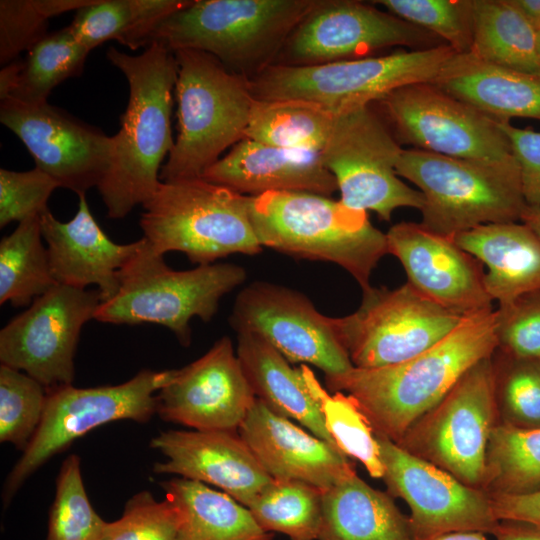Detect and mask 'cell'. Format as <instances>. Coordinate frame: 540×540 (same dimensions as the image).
I'll use <instances>...</instances> for the list:
<instances>
[{"label": "cell", "instance_id": "obj_1", "mask_svg": "<svg viewBox=\"0 0 540 540\" xmlns=\"http://www.w3.org/2000/svg\"><path fill=\"white\" fill-rule=\"evenodd\" d=\"M498 347L497 312L489 309L463 318L438 343L397 364L352 367L325 375L330 391L351 396L376 434L398 443L475 364Z\"/></svg>", "mask_w": 540, "mask_h": 540}, {"label": "cell", "instance_id": "obj_2", "mask_svg": "<svg viewBox=\"0 0 540 540\" xmlns=\"http://www.w3.org/2000/svg\"><path fill=\"white\" fill-rule=\"evenodd\" d=\"M107 58L128 81L129 99L113 138L111 166L97 187L110 218L120 219L157 191L162 162L174 146L172 92L177 80L173 51L152 43L139 55L114 47Z\"/></svg>", "mask_w": 540, "mask_h": 540}, {"label": "cell", "instance_id": "obj_3", "mask_svg": "<svg viewBox=\"0 0 540 540\" xmlns=\"http://www.w3.org/2000/svg\"><path fill=\"white\" fill-rule=\"evenodd\" d=\"M249 216L262 247L335 263L362 290L371 286L372 271L388 254L386 233L371 224L367 211L327 196L299 191L250 196Z\"/></svg>", "mask_w": 540, "mask_h": 540}, {"label": "cell", "instance_id": "obj_4", "mask_svg": "<svg viewBox=\"0 0 540 540\" xmlns=\"http://www.w3.org/2000/svg\"><path fill=\"white\" fill-rule=\"evenodd\" d=\"M319 2L193 0L156 26L147 46L202 51L250 80L275 63L292 31Z\"/></svg>", "mask_w": 540, "mask_h": 540}, {"label": "cell", "instance_id": "obj_5", "mask_svg": "<svg viewBox=\"0 0 540 540\" xmlns=\"http://www.w3.org/2000/svg\"><path fill=\"white\" fill-rule=\"evenodd\" d=\"M396 171L423 195L420 224L444 237L481 225L521 221L527 207L513 154L472 159L404 149Z\"/></svg>", "mask_w": 540, "mask_h": 540}, {"label": "cell", "instance_id": "obj_6", "mask_svg": "<svg viewBox=\"0 0 540 540\" xmlns=\"http://www.w3.org/2000/svg\"><path fill=\"white\" fill-rule=\"evenodd\" d=\"M178 134L160 171L161 182L200 178L220 155L245 138L255 101L250 80L197 50L174 52Z\"/></svg>", "mask_w": 540, "mask_h": 540}, {"label": "cell", "instance_id": "obj_7", "mask_svg": "<svg viewBox=\"0 0 540 540\" xmlns=\"http://www.w3.org/2000/svg\"><path fill=\"white\" fill-rule=\"evenodd\" d=\"M245 279L246 270L230 263L173 270L144 238L140 250L121 271L117 294L100 304L94 319L116 325L158 324L187 347L191 319L211 320L221 298Z\"/></svg>", "mask_w": 540, "mask_h": 540}, {"label": "cell", "instance_id": "obj_8", "mask_svg": "<svg viewBox=\"0 0 540 540\" xmlns=\"http://www.w3.org/2000/svg\"><path fill=\"white\" fill-rule=\"evenodd\" d=\"M250 196L203 178L161 182L140 217L155 252L184 253L192 263L213 264L231 254L262 250L249 216Z\"/></svg>", "mask_w": 540, "mask_h": 540}, {"label": "cell", "instance_id": "obj_9", "mask_svg": "<svg viewBox=\"0 0 540 540\" xmlns=\"http://www.w3.org/2000/svg\"><path fill=\"white\" fill-rule=\"evenodd\" d=\"M456 53L442 44L314 66L271 65L250 79V90L256 100H304L339 114L398 88L433 82Z\"/></svg>", "mask_w": 540, "mask_h": 540}, {"label": "cell", "instance_id": "obj_10", "mask_svg": "<svg viewBox=\"0 0 540 540\" xmlns=\"http://www.w3.org/2000/svg\"><path fill=\"white\" fill-rule=\"evenodd\" d=\"M176 369L142 370L130 380L111 386L47 390L41 423L4 484L8 504L22 484L50 458L93 429L117 420L145 423L156 414V394Z\"/></svg>", "mask_w": 540, "mask_h": 540}, {"label": "cell", "instance_id": "obj_11", "mask_svg": "<svg viewBox=\"0 0 540 540\" xmlns=\"http://www.w3.org/2000/svg\"><path fill=\"white\" fill-rule=\"evenodd\" d=\"M403 150L371 104L336 114L331 135L319 156L335 177L344 205L372 210L388 222L396 209L420 210L424 203L422 193L397 174Z\"/></svg>", "mask_w": 540, "mask_h": 540}, {"label": "cell", "instance_id": "obj_12", "mask_svg": "<svg viewBox=\"0 0 540 540\" xmlns=\"http://www.w3.org/2000/svg\"><path fill=\"white\" fill-rule=\"evenodd\" d=\"M497 408L490 356L471 367L397 444L463 483L481 488Z\"/></svg>", "mask_w": 540, "mask_h": 540}, {"label": "cell", "instance_id": "obj_13", "mask_svg": "<svg viewBox=\"0 0 540 540\" xmlns=\"http://www.w3.org/2000/svg\"><path fill=\"white\" fill-rule=\"evenodd\" d=\"M362 291L356 311L332 317L354 367L406 361L438 343L465 317L428 299L408 282L395 289L370 286Z\"/></svg>", "mask_w": 540, "mask_h": 540}, {"label": "cell", "instance_id": "obj_14", "mask_svg": "<svg viewBox=\"0 0 540 540\" xmlns=\"http://www.w3.org/2000/svg\"><path fill=\"white\" fill-rule=\"evenodd\" d=\"M379 114L400 144L450 157L496 159L512 153L500 122L432 82L398 88L379 101Z\"/></svg>", "mask_w": 540, "mask_h": 540}, {"label": "cell", "instance_id": "obj_15", "mask_svg": "<svg viewBox=\"0 0 540 540\" xmlns=\"http://www.w3.org/2000/svg\"><path fill=\"white\" fill-rule=\"evenodd\" d=\"M444 43L374 5L353 0H320L296 26L273 65L303 67L355 60L395 46L412 50Z\"/></svg>", "mask_w": 540, "mask_h": 540}, {"label": "cell", "instance_id": "obj_16", "mask_svg": "<svg viewBox=\"0 0 540 540\" xmlns=\"http://www.w3.org/2000/svg\"><path fill=\"white\" fill-rule=\"evenodd\" d=\"M101 303L97 289L56 284L1 329V364L26 373L47 390L71 385L80 332Z\"/></svg>", "mask_w": 540, "mask_h": 540}, {"label": "cell", "instance_id": "obj_17", "mask_svg": "<svg viewBox=\"0 0 540 540\" xmlns=\"http://www.w3.org/2000/svg\"><path fill=\"white\" fill-rule=\"evenodd\" d=\"M376 437L385 470L382 479L390 494L408 505L413 540L460 531L495 532L500 521L491 496L481 488L463 483L385 436Z\"/></svg>", "mask_w": 540, "mask_h": 540}, {"label": "cell", "instance_id": "obj_18", "mask_svg": "<svg viewBox=\"0 0 540 540\" xmlns=\"http://www.w3.org/2000/svg\"><path fill=\"white\" fill-rule=\"evenodd\" d=\"M236 333H254L290 363L310 364L325 375L341 374L353 364L333 328L302 293L257 281L243 288L229 318Z\"/></svg>", "mask_w": 540, "mask_h": 540}, {"label": "cell", "instance_id": "obj_19", "mask_svg": "<svg viewBox=\"0 0 540 540\" xmlns=\"http://www.w3.org/2000/svg\"><path fill=\"white\" fill-rule=\"evenodd\" d=\"M0 121L23 142L35 167L78 196L98 187L110 169L112 136L48 102L3 100Z\"/></svg>", "mask_w": 540, "mask_h": 540}, {"label": "cell", "instance_id": "obj_20", "mask_svg": "<svg viewBox=\"0 0 540 540\" xmlns=\"http://www.w3.org/2000/svg\"><path fill=\"white\" fill-rule=\"evenodd\" d=\"M255 400L232 341L224 336L176 369L156 394V414L193 430L238 431Z\"/></svg>", "mask_w": 540, "mask_h": 540}, {"label": "cell", "instance_id": "obj_21", "mask_svg": "<svg viewBox=\"0 0 540 540\" xmlns=\"http://www.w3.org/2000/svg\"><path fill=\"white\" fill-rule=\"evenodd\" d=\"M386 237L388 253L401 262L407 282L422 295L462 316L492 309L482 263L452 238L414 222L393 225Z\"/></svg>", "mask_w": 540, "mask_h": 540}, {"label": "cell", "instance_id": "obj_22", "mask_svg": "<svg viewBox=\"0 0 540 540\" xmlns=\"http://www.w3.org/2000/svg\"><path fill=\"white\" fill-rule=\"evenodd\" d=\"M150 446L166 458L154 473L211 484L245 507L273 479L237 431L168 430Z\"/></svg>", "mask_w": 540, "mask_h": 540}, {"label": "cell", "instance_id": "obj_23", "mask_svg": "<svg viewBox=\"0 0 540 540\" xmlns=\"http://www.w3.org/2000/svg\"><path fill=\"white\" fill-rule=\"evenodd\" d=\"M40 223L56 284L80 289L96 285L102 302L117 294L121 271L144 243L143 237L129 244L113 242L91 214L86 195H79L71 220L61 222L48 210Z\"/></svg>", "mask_w": 540, "mask_h": 540}, {"label": "cell", "instance_id": "obj_24", "mask_svg": "<svg viewBox=\"0 0 540 540\" xmlns=\"http://www.w3.org/2000/svg\"><path fill=\"white\" fill-rule=\"evenodd\" d=\"M238 432L264 470L326 490L356 474L338 448L310 434L256 398Z\"/></svg>", "mask_w": 540, "mask_h": 540}, {"label": "cell", "instance_id": "obj_25", "mask_svg": "<svg viewBox=\"0 0 540 540\" xmlns=\"http://www.w3.org/2000/svg\"><path fill=\"white\" fill-rule=\"evenodd\" d=\"M204 180L247 196L299 191L330 197L338 190L318 153L289 150L248 138L204 171Z\"/></svg>", "mask_w": 540, "mask_h": 540}, {"label": "cell", "instance_id": "obj_26", "mask_svg": "<svg viewBox=\"0 0 540 540\" xmlns=\"http://www.w3.org/2000/svg\"><path fill=\"white\" fill-rule=\"evenodd\" d=\"M452 239L487 266L485 287L499 307L540 289V239L523 222L481 225Z\"/></svg>", "mask_w": 540, "mask_h": 540}, {"label": "cell", "instance_id": "obj_27", "mask_svg": "<svg viewBox=\"0 0 540 540\" xmlns=\"http://www.w3.org/2000/svg\"><path fill=\"white\" fill-rule=\"evenodd\" d=\"M452 96L499 119L540 120V75L456 53L432 82Z\"/></svg>", "mask_w": 540, "mask_h": 540}, {"label": "cell", "instance_id": "obj_28", "mask_svg": "<svg viewBox=\"0 0 540 540\" xmlns=\"http://www.w3.org/2000/svg\"><path fill=\"white\" fill-rule=\"evenodd\" d=\"M237 339L236 354L256 398L273 412L297 421L318 438L338 448L325 427L319 405L308 389L301 368H293L280 352L257 334L237 333Z\"/></svg>", "mask_w": 540, "mask_h": 540}, {"label": "cell", "instance_id": "obj_29", "mask_svg": "<svg viewBox=\"0 0 540 540\" xmlns=\"http://www.w3.org/2000/svg\"><path fill=\"white\" fill-rule=\"evenodd\" d=\"M317 540H413L409 519L391 496L357 473L323 490Z\"/></svg>", "mask_w": 540, "mask_h": 540}, {"label": "cell", "instance_id": "obj_30", "mask_svg": "<svg viewBox=\"0 0 540 540\" xmlns=\"http://www.w3.org/2000/svg\"><path fill=\"white\" fill-rule=\"evenodd\" d=\"M166 498L181 513L175 540H271L247 507L224 492L182 477L163 481Z\"/></svg>", "mask_w": 540, "mask_h": 540}, {"label": "cell", "instance_id": "obj_31", "mask_svg": "<svg viewBox=\"0 0 540 540\" xmlns=\"http://www.w3.org/2000/svg\"><path fill=\"white\" fill-rule=\"evenodd\" d=\"M188 0H92L78 9L69 25L89 51L109 40L130 49L146 48L153 29Z\"/></svg>", "mask_w": 540, "mask_h": 540}, {"label": "cell", "instance_id": "obj_32", "mask_svg": "<svg viewBox=\"0 0 540 540\" xmlns=\"http://www.w3.org/2000/svg\"><path fill=\"white\" fill-rule=\"evenodd\" d=\"M477 58L512 70L540 75L538 33L510 0H472Z\"/></svg>", "mask_w": 540, "mask_h": 540}, {"label": "cell", "instance_id": "obj_33", "mask_svg": "<svg viewBox=\"0 0 540 540\" xmlns=\"http://www.w3.org/2000/svg\"><path fill=\"white\" fill-rule=\"evenodd\" d=\"M336 114L304 100H256L245 138L289 150L320 153L331 135Z\"/></svg>", "mask_w": 540, "mask_h": 540}, {"label": "cell", "instance_id": "obj_34", "mask_svg": "<svg viewBox=\"0 0 540 540\" xmlns=\"http://www.w3.org/2000/svg\"><path fill=\"white\" fill-rule=\"evenodd\" d=\"M42 238L40 216H35L18 223L1 239V305H29L56 285Z\"/></svg>", "mask_w": 540, "mask_h": 540}, {"label": "cell", "instance_id": "obj_35", "mask_svg": "<svg viewBox=\"0 0 540 540\" xmlns=\"http://www.w3.org/2000/svg\"><path fill=\"white\" fill-rule=\"evenodd\" d=\"M323 490L294 479L273 478L247 507L266 532L291 540H317L322 523Z\"/></svg>", "mask_w": 540, "mask_h": 540}, {"label": "cell", "instance_id": "obj_36", "mask_svg": "<svg viewBox=\"0 0 540 540\" xmlns=\"http://www.w3.org/2000/svg\"><path fill=\"white\" fill-rule=\"evenodd\" d=\"M485 485L494 494L540 491V427L495 425L488 444Z\"/></svg>", "mask_w": 540, "mask_h": 540}, {"label": "cell", "instance_id": "obj_37", "mask_svg": "<svg viewBox=\"0 0 540 540\" xmlns=\"http://www.w3.org/2000/svg\"><path fill=\"white\" fill-rule=\"evenodd\" d=\"M300 368L337 447L347 457L360 461L371 477L382 479L385 470L375 431L355 400L343 392L330 394L309 366L301 364Z\"/></svg>", "mask_w": 540, "mask_h": 540}, {"label": "cell", "instance_id": "obj_38", "mask_svg": "<svg viewBox=\"0 0 540 540\" xmlns=\"http://www.w3.org/2000/svg\"><path fill=\"white\" fill-rule=\"evenodd\" d=\"M27 52L18 85L8 99L41 104L56 86L82 73L90 51L67 26L47 34Z\"/></svg>", "mask_w": 540, "mask_h": 540}, {"label": "cell", "instance_id": "obj_39", "mask_svg": "<svg viewBox=\"0 0 540 540\" xmlns=\"http://www.w3.org/2000/svg\"><path fill=\"white\" fill-rule=\"evenodd\" d=\"M106 525L88 499L80 458L68 456L57 476L46 540H101Z\"/></svg>", "mask_w": 540, "mask_h": 540}, {"label": "cell", "instance_id": "obj_40", "mask_svg": "<svg viewBox=\"0 0 540 540\" xmlns=\"http://www.w3.org/2000/svg\"><path fill=\"white\" fill-rule=\"evenodd\" d=\"M47 389L26 373L0 366V441L22 452L35 435L44 413Z\"/></svg>", "mask_w": 540, "mask_h": 540}, {"label": "cell", "instance_id": "obj_41", "mask_svg": "<svg viewBox=\"0 0 540 540\" xmlns=\"http://www.w3.org/2000/svg\"><path fill=\"white\" fill-rule=\"evenodd\" d=\"M387 12L425 29L459 54L473 43L472 0H377Z\"/></svg>", "mask_w": 540, "mask_h": 540}, {"label": "cell", "instance_id": "obj_42", "mask_svg": "<svg viewBox=\"0 0 540 540\" xmlns=\"http://www.w3.org/2000/svg\"><path fill=\"white\" fill-rule=\"evenodd\" d=\"M92 0H1L0 63L6 65L30 50L47 33L50 18L77 11Z\"/></svg>", "mask_w": 540, "mask_h": 540}, {"label": "cell", "instance_id": "obj_43", "mask_svg": "<svg viewBox=\"0 0 540 540\" xmlns=\"http://www.w3.org/2000/svg\"><path fill=\"white\" fill-rule=\"evenodd\" d=\"M493 360L496 396L506 423L521 428L540 427V360L525 359L496 349Z\"/></svg>", "mask_w": 540, "mask_h": 540}, {"label": "cell", "instance_id": "obj_44", "mask_svg": "<svg viewBox=\"0 0 540 540\" xmlns=\"http://www.w3.org/2000/svg\"><path fill=\"white\" fill-rule=\"evenodd\" d=\"M180 522L174 502L157 501L150 492L141 491L126 502L118 520L107 522L101 540H175Z\"/></svg>", "mask_w": 540, "mask_h": 540}, {"label": "cell", "instance_id": "obj_45", "mask_svg": "<svg viewBox=\"0 0 540 540\" xmlns=\"http://www.w3.org/2000/svg\"><path fill=\"white\" fill-rule=\"evenodd\" d=\"M57 182L35 167L28 171L0 169V227L48 211L47 202Z\"/></svg>", "mask_w": 540, "mask_h": 540}, {"label": "cell", "instance_id": "obj_46", "mask_svg": "<svg viewBox=\"0 0 540 540\" xmlns=\"http://www.w3.org/2000/svg\"><path fill=\"white\" fill-rule=\"evenodd\" d=\"M496 312L497 348L516 357L540 360V289Z\"/></svg>", "mask_w": 540, "mask_h": 540}, {"label": "cell", "instance_id": "obj_47", "mask_svg": "<svg viewBox=\"0 0 540 540\" xmlns=\"http://www.w3.org/2000/svg\"><path fill=\"white\" fill-rule=\"evenodd\" d=\"M520 169L522 191L527 206H540V131L518 128L509 120L500 122Z\"/></svg>", "mask_w": 540, "mask_h": 540}, {"label": "cell", "instance_id": "obj_48", "mask_svg": "<svg viewBox=\"0 0 540 540\" xmlns=\"http://www.w3.org/2000/svg\"><path fill=\"white\" fill-rule=\"evenodd\" d=\"M494 513L499 521H516L540 529V491L528 494H493Z\"/></svg>", "mask_w": 540, "mask_h": 540}, {"label": "cell", "instance_id": "obj_49", "mask_svg": "<svg viewBox=\"0 0 540 540\" xmlns=\"http://www.w3.org/2000/svg\"><path fill=\"white\" fill-rule=\"evenodd\" d=\"M496 540H540V529L516 521H500L493 533Z\"/></svg>", "mask_w": 540, "mask_h": 540}, {"label": "cell", "instance_id": "obj_50", "mask_svg": "<svg viewBox=\"0 0 540 540\" xmlns=\"http://www.w3.org/2000/svg\"><path fill=\"white\" fill-rule=\"evenodd\" d=\"M24 61L14 60L4 65L0 71V100L10 98L15 91L20 74L22 72Z\"/></svg>", "mask_w": 540, "mask_h": 540}, {"label": "cell", "instance_id": "obj_51", "mask_svg": "<svg viewBox=\"0 0 540 540\" xmlns=\"http://www.w3.org/2000/svg\"><path fill=\"white\" fill-rule=\"evenodd\" d=\"M537 33H540V0H510Z\"/></svg>", "mask_w": 540, "mask_h": 540}, {"label": "cell", "instance_id": "obj_52", "mask_svg": "<svg viewBox=\"0 0 540 540\" xmlns=\"http://www.w3.org/2000/svg\"><path fill=\"white\" fill-rule=\"evenodd\" d=\"M521 222L526 224L540 239V206H527Z\"/></svg>", "mask_w": 540, "mask_h": 540}, {"label": "cell", "instance_id": "obj_53", "mask_svg": "<svg viewBox=\"0 0 540 540\" xmlns=\"http://www.w3.org/2000/svg\"><path fill=\"white\" fill-rule=\"evenodd\" d=\"M429 540H488L485 533L477 531H460L443 534Z\"/></svg>", "mask_w": 540, "mask_h": 540}, {"label": "cell", "instance_id": "obj_54", "mask_svg": "<svg viewBox=\"0 0 540 540\" xmlns=\"http://www.w3.org/2000/svg\"><path fill=\"white\" fill-rule=\"evenodd\" d=\"M538 48H539V53H540V33H538Z\"/></svg>", "mask_w": 540, "mask_h": 540}]
</instances>
